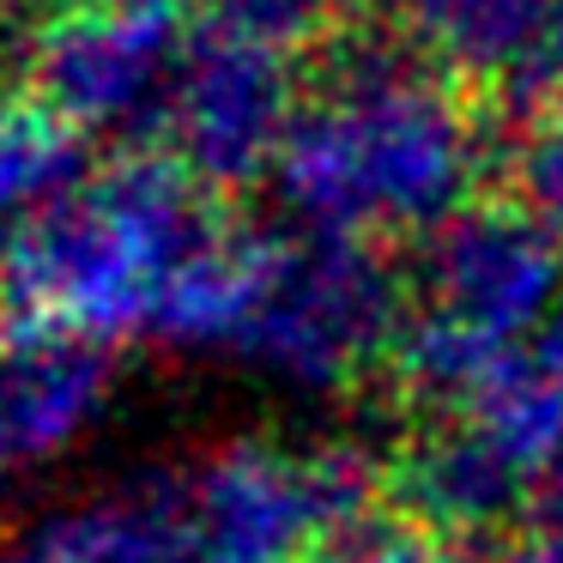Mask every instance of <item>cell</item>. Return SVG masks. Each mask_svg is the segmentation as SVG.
<instances>
[{
	"label": "cell",
	"mask_w": 563,
	"mask_h": 563,
	"mask_svg": "<svg viewBox=\"0 0 563 563\" xmlns=\"http://www.w3.org/2000/svg\"><path fill=\"white\" fill-rule=\"evenodd\" d=\"M509 563H563V521L527 527V539L509 551Z\"/></svg>",
	"instance_id": "15"
},
{
	"label": "cell",
	"mask_w": 563,
	"mask_h": 563,
	"mask_svg": "<svg viewBox=\"0 0 563 563\" xmlns=\"http://www.w3.org/2000/svg\"><path fill=\"white\" fill-rule=\"evenodd\" d=\"M195 13L207 19V31H219V37L291 55V49H303V43L321 37V25L333 19V0H195Z\"/></svg>",
	"instance_id": "13"
},
{
	"label": "cell",
	"mask_w": 563,
	"mask_h": 563,
	"mask_svg": "<svg viewBox=\"0 0 563 563\" xmlns=\"http://www.w3.org/2000/svg\"><path fill=\"white\" fill-rule=\"evenodd\" d=\"M0 563H164L152 473L115 490H86L0 539Z\"/></svg>",
	"instance_id": "10"
},
{
	"label": "cell",
	"mask_w": 563,
	"mask_h": 563,
	"mask_svg": "<svg viewBox=\"0 0 563 563\" xmlns=\"http://www.w3.org/2000/svg\"><path fill=\"white\" fill-rule=\"evenodd\" d=\"M224 236L212 195L176 158L134 152L74 200L7 236L0 285L25 328L91 345L158 340L183 279Z\"/></svg>",
	"instance_id": "2"
},
{
	"label": "cell",
	"mask_w": 563,
	"mask_h": 563,
	"mask_svg": "<svg viewBox=\"0 0 563 563\" xmlns=\"http://www.w3.org/2000/svg\"><path fill=\"white\" fill-rule=\"evenodd\" d=\"M91 183L86 134L37 98H0V236L31 231Z\"/></svg>",
	"instance_id": "11"
},
{
	"label": "cell",
	"mask_w": 563,
	"mask_h": 563,
	"mask_svg": "<svg viewBox=\"0 0 563 563\" xmlns=\"http://www.w3.org/2000/svg\"><path fill=\"white\" fill-rule=\"evenodd\" d=\"M515 183L539 224L563 243V62L551 67L545 91L527 103V134L515 152Z\"/></svg>",
	"instance_id": "12"
},
{
	"label": "cell",
	"mask_w": 563,
	"mask_h": 563,
	"mask_svg": "<svg viewBox=\"0 0 563 563\" xmlns=\"http://www.w3.org/2000/svg\"><path fill=\"white\" fill-rule=\"evenodd\" d=\"M406 25L442 74L509 91L521 110L563 62V0H412Z\"/></svg>",
	"instance_id": "9"
},
{
	"label": "cell",
	"mask_w": 563,
	"mask_h": 563,
	"mask_svg": "<svg viewBox=\"0 0 563 563\" xmlns=\"http://www.w3.org/2000/svg\"><path fill=\"white\" fill-rule=\"evenodd\" d=\"M333 13L340 19H352V25H394V19H406L412 13V0H333Z\"/></svg>",
	"instance_id": "16"
},
{
	"label": "cell",
	"mask_w": 563,
	"mask_h": 563,
	"mask_svg": "<svg viewBox=\"0 0 563 563\" xmlns=\"http://www.w3.org/2000/svg\"><path fill=\"white\" fill-rule=\"evenodd\" d=\"M183 49L176 0H128L103 13L43 19L19 49V67L31 98L79 134H146L164 128Z\"/></svg>",
	"instance_id": "6"
},
{
	"label": "cell",
	"mask_w": 563,
	"mask_h": 563,
	"mask_svg": "<svg viewBox=\"0 0 563 563\" xmlns=\"http://www.w3.org/2000/svg\"><path fill=\"white\" fill-rule=\"evenodd\" d=\"M110 352L19 328L0 345V503L79 449L110 406Z\"/></svg>",
	"instance_id": "8"
},
{
	"label": "cell",
	"mask_w": 563,
	"mask_h": 563,
	"mask_svg": "<svg viewBox=\"0 0 563 563\" xmlns=\"http://www.w3.org/2000/svg\"><path fill=\"white\" fill-rule=\"evenodd\" d=\"M297 110L303 103L291 86V55L200 25L164 98V140H170V158L207 195H231L279 170Z\"/></svg>",
	"instance_id": "7"
},
{
	"label": "cell",
	"mask_w": 563,
	"mask_h": 563,
	"mask_svg": "<svg viewBox=\"0 0 563 563\" xmlns=\"http://www.w3.org/2000/svg\"><path fill=\"white\" fill-rule=\"evenodd\" d=\"M43 19H74V13H103V7H128V0H25Z\"/></svg>",
	"instance_id": "17"
},
{
	"label": "cell",
	"mask_w": 563,
	"mask_h": 563,
	"mask_svg": "<svg viewBox=\"0 0 563 563\" xmlns=\"http://www.w3.org/2000/svg\"><path fill=\"white\" fill-rule=\"evenodd\" d=\"M376 478L357 442L297 449L279 437H224L152 473L164 563H316L364 521Z\"/></svg>",
	"instance_id": "4"
},
{
	"label": "cell",
	"mask_w": 563,
	"mask_h": 563,
	"mask_svg": "<svg viewBox=\"0 0 563 563\" xmlns=\"http://www.w3.org/2000/svg\"><path fill=\"white\" fill-rule=\"evenodd\" d=\"M316 563H485L473 551V539L461 533H442L430 521H357L321 551Z\"/></svg>",
	"instance_id": "14"
},
{
	"label": "cell",
	"mask_w": 563,
	"mask_h": 563,
	"mask_svg": "<svg viewBox=\"0 0 563 563\" xmlns=\"http://www.w3.org/2000/svg\"><path fill=\"white\" fill-rule=\"evenodd\" d=\"M563 303V243L527 207H466L418 243L406 328L394 345L400 382L437 412L533 352Z\"/></svg>",
	"instance_id": "3"
},
{
	"label": "cell",
	"mask_w": 563,
	"mask_h": 563,
	"mask_svg": "<svg viewBox=\"0 0 563 563\" xmlns=\"http://www.w3.org/2000/svg\"><path fill=\"white\" fill-rule=\"evenodd\" d=\"M406 285L369 243L316 231H261L231 364L297 400H333L394 357Z\"/></svg>",
	"instance_id": "5"
},
{
	"label": "cell",
	"mask_w": 563,
	"mask_h": 563,
	"mask_svg": "<svg viewBox=\"0 0 563 563\" xmlns=\"http://www.w3.org/2000/svg\"><path fill=\"white\" fill-rule=\"evenodd\" d=\"M0 316H7V285H0Z\"/></svg>",
	"instance_id": "18"
},
{
	"label": "cell",
	"mask_w": 563,
	"mask_h": 563,
	"mask_svg": "<svg viewBox=\"0 0 563 563\" xmlns=\"http://www.w3.org/2000/svg\"><path fill=\"white\" fill-rule=\"evenodd\" d=\"M485 158V128L454 79L382 37H352L297 110L273 188L297 231L369 249L388 236L430 243L478 207Z\"/></svg>",
	"instance_id": "1"
}]
</instances>
